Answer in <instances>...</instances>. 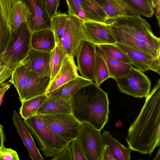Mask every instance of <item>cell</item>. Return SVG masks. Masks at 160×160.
I'll return each mask as SVG.
<instances>
[{
	"mask_svg": "<svg viewBox=\"0 0 160 160\" xmlns=\"http://www.w3.org/2000/svg\"><path fill=\"white\" fill-rule=\"evenodd\" d=\"M11 33L9 25L3 15L0 4V54L6 48Z\"/></svg>",
	"mask_w": 160,
	"mask_h": 160,
	"instance_id": "4dcf8cb0",
	"label": "cell"
},
{
	"mask_svg": "<svg viewBox=\"0 0 160 160\" xmlns=\"http://www.w3.org/2000/svg\"><path fill=\"white\" fill-rule=\"evenodd\" d=\"M82 21L77 17L68 14L60 45L67 55L74 58L84 39Z\"/></svg>",
	"mask_w": 160,
	"mask_h": 160,
	"instance_id": "9c48e42d",
	"label": "cell"
},
{
	"mask_svg": "<svg viewBox=\"0 0 160 160\" xmlns=\"http://www.w3.org/2000/svg\"><path fill=\"white\" fill-rule=\"evenodd\" d=\"M49 15L52 18L57 13L60 0H43Z\"/></svg>",
	"mask_w": 160,
	"mask_h": 160,
	"instance_id": "8d00e7d4",
	"label": "cell"
},
{
	"mask_svg": "<svg viewBox=\"0 0 160 160\" xmlns=\"http://www.w3.org/2000/svg\"><path fill=\"white\" fill-rule=\"evenodd\" d=\"M141 15L152 17L154 13L150 0H123Z\"/></svg>",
	"mask_w": 160,
	"mask_h": 160,
	"instance_id": "f546056e",
	"label": "cell"
},
{
	"mask_svg": "<svg viewBox=\"0 0 160 160\" xmlns=\"http://www.w3.org/2000/svg\"><path fill=\"white\" fill-rule=\"evenodd\" d=\"M96 52L105 61L108 68L109 78L113 79L127 73L132 66L114 59L108 55L98 45L96 46Z\"/></svg>",
	"mask_w": 160,
	"mask_h": 160,
	"instance_id": "cb8c5ba5",
	"label": "cell"
},
{
	"mask_svg": "<svg viewBox=\"0 0 160 160\" xmlns=\"http://www.w3.org/2000/svg\"><path fill=\"white\" fill-rule=\"evenodd\" d=\"M52 132L70 143L76 138L81 123L72 115L38 114Z\"/></svg>",
	"mask_w": 160,
	"mask_h": 160,
	"instance_id": "ba28073f",
	"label": "cell"
},
{
	"mask_svg": "<svg viewBox=\"0 0 160 160\" xmlns=\"http://www.w3.org/2000/svg\"><path fill=\"white\" fill-rule=\"evenodd\" d=\"M66 54V53L61 45L56 43L55 48L51 52L50 62L51 72L50 83L53 80L59 70L63 59Z\"/></svg>",
	"mask_w": 160,
	"mask_h": 160,
	"instance_id": "f1b7e54d",
	"label": "cell"
},
{
	"mask_svg": "<svg viewBox=\"0 0 160 160\" xmlns=\"http://www.w3.org/2000/svg\"><path fill=\"white\" fill-rule=\"evenodd\" d=\"M71 146L73 156L74 160H86L83 151L76 139L72 141Z\"/></svg>",
	"mask_w": 160,
	"mask_h": 160,
	"instance_id": "d590c367",
	"label": "cell"
},
{
	"mask_svg": "<svg viewBox=\"0 0 160 160\" xmlns=\"http://www.w3.org/2000/svg\"><path fill=\"white\" fill-rule=\"evenodd\" d=\"M98 46L112 58L124 63L131 64L128 57L114 44H107Z\"/></svg>",
	"mask_w": 160,
	"mask_h": 160,
	"instance_id": "1f68e13d",
	"label": "cell"
},
{
	"mask_svg": "<svg viewBox=\"0 0 160 160\" xmlns=\"http://www.w3.org/2000/svg\"><path fill=\"white\" fill-rule=\"evenodd\" d=\"M102 160H117L111 151L109 146L105 145L102 153Z\"/></svg>",
	"mask_w": 160,
	"mask_h": 160,
	"instance_id": "ab89813d",
	"label": "cell"
},
{
	"mask_svg": "<svg viewBox=\"0 0 160 160\" xmlns=\"http://www.w3.org/2000/svg\"><path fill=\"white\" fill-rule=\"evenodd\" d=\"M23 121L37 141L39 149L46 157L58 156L70 143L50 130L38 114L23 119Z\"/></svg>",
	"mask_w": 160,
	"mask_h": 160,
	"instance_id": "3957f363",
	"label": "cell"
},
{
	"mask_svg": "<svg viewBox=\"0 0 160 160\" xmlns=\"http://www.w3.org/2000/svg\"><path fill=\"white\" fill-rule=\"evenodd\" d=\"M151 1L153 8L156 9V13H160V0H151Z\"/></svg>",
	"mask_w": 160,
	"mask_h": 160,
	"instance_id": "7bdbcfd3",
	"label": "cell"
},
{
	"mask_svg": "<svg viewBox=\"0 0 160 160\" xmlns=\"http://www.w3.org/2000/svg\"><path fill=\"white\" fill-rule=\"evenodd\" d=\"M160 147L159 146L158 151L157 152L156 156L154 158V159H153V160H160Z\"/></svg>",
	"mask_w": 160,
	"mask_h": 160,
	"instance_id": "f6af8a7d",
	"label": "cell"
},
{
	"mask_svg": "<svg viewBox=\"0 0 160 160\" xmlns=\"http://www.w3.org/2000/svg\"><path fill=\"white\" fill-rule=\"evenodd\" d=\"M9 80L0 86V106L3 100L4 94L7 91L9 88L11 84Z\"/></svg>",
	"mask_w": 160,
	"mask_h": 160,
	"instance_id": "60d3db41",
	"label": "cell"
},
{
	"mask_svg": "<svg viewBox=\"0 0 160 160\" xmlns=\"http://www.w3.org/2000/svg\"><path fill=\"white\" fill-rule=\"evenodd\" d=\"M53 160H74L72 148L69 144L66 147L58 156L53 157Z\"/></svg>",
	"mask_w": 160,
	"mask_h": 160,
	"instance_id": "74e56055",
	"label": "cell"
},
{
	"mask_svg": "<svg viewBox=\"0 0 160 160\" xmlns=\"http://www.w3.org/2000/svg\"><path fill=\"white\" fill-rule=\"evenodd\" d=\"M76 139L86 160H102L105 145L100 130L88 123H82Z\"/></svg>",
	"mask_w": 160,
	"mask_h": 160,
	"instance_id": "8992f818",
	"label": "cell"
},
{
	"mask_svg": "<svg viewBox=\"0 0 160 160\" xmlns=\"http://www.w3.org/2000/svg\"><path fill=\"white\" fill-rule=\"evenodd\" d=\"M106 23L111 24L144 41L160 51V38L152 33L150 24L141 17L135 16H119L108 19Z\"/></svg>",
	"mask_w": 160,
	"mask_h": 160,
	"instance_id": "5b68a950",
	"label": "cell"
},
{
	"mask_svg": "<svg viewBox=\"0 0 160 160\" xmlns=\"http://www.w3.org/2000/svg\"><path fill=\"white\" fill-rule=\"evenodd\" d=\"M96 46L84 40L76 55L77 67L81 76L93 81Z\"/></svg>",
	"mask_w": 160,
	"mask_h": 160,
	"instance_id": "5bb4252c",
	"label": "cell"
},
{
	"mask_svg": "<svg viewBox=\"0 0 160 160\" xmlns=\"http://www.w3.org/2000/svg\"><path fill=\"white\" fill-rule=\"evenodd\" d=\"M109 78V72L106 64L103 59L96 53L93 70V81L100 87L103 82Z\"/></svg>",
	"mask_w": 160,
	"mask_h": 160,
	"instance_id": "83f0119b",
	"label": "cell"
},
{
	"mask_svg": "<svg viewBox=\"0 0 160 160\" xmlns=\"http://www.w3.org/2000/svg\"><path fill=\"white\" fill-rule=\"evenodd\" d=\"M68 14L74 15L82 21H93L106 23L107 19L83 0H66Z\"/></svg>",
	"mask_w": 160,
	"mask_h": 160,
	"instance_id": "2e32d148",
	"label": "cell"
},
{
	"mask_svg": "<svg viewBox=\"0 0 160 160\" xmlns=\"http://www.w3.org/2000/svg\"><path fill=\"white\" fill-rule=\"evenodd\" d=\"M51 52H43L32 48L27 56L17 66L23 65L41 77H51Z\"/></svg>",
	"mask_w": 160,
	"mask_h": 160,
	"instance_id": "9a60e30c",
	"label": "cell"
},
{
	"mask_svg": "<svg viewBox=\"0 0 160 160\" xmlns=\"http://www.w3.org/2000/svg\"><path fill=\"white\" fill-rule=\"evenodd\" d=\"M114 44L126 55L132 65L137 69L143 72L151 70L160 74V58L125 44L116 42Z\"/></svg>",
	"mask_w": 160,
	"mask_h": 160,
	"instance_id": "8fae6325",
	"label": "cell"
},
{
	"mask_svg": "<svg viewBox=\"0 0 160 160\" xmlns=\"http://www.w3.org/2000/svg\"><path fill=\"white\" fill-rule=\"evenodd\" d=\"M108 24L111 28L117 42L128 45L145 52L155 58H160V51L146 42L136 38L114 26Z\"/></svg>",
	"mask_w": 160,
	"mask_h": 160,
	"instance_id": "d6986e66",
	"label": "cell"
},
{
	"mask_svg": "<svg viewBox=\"0 0 160 160\" xmlns=\"http://www.w3.org/2000/svg\"><path fill=\"white\" fill-rule=\"evenodd\" d=\"M88 5L108 20L107 15L103 8L97 4L94 0H83Z\"/></svg>",
	"mask_w": 160,
	"mask_h": 160,
	"instance_id": "f35d334b",
	"label": "cell"
},
{
	"mask_svg": "<svg viewBox=\"0 0 160 160\" xmlns=\"http://www.w3.org/2000/svg\"><path fill=\"white\" fill-rule=\"evenodd\" d=\"M113 79L122 93L141 98H146L149 93L150 81L144 72L133 66L127 73Z\"/></svg>",
	"mask_w": 160,
	"mask_h": 160,
	"instance_id": "52a82bcc",
	"label": "cell"
},
{
	"mask_svg": "<svg viewBox=\"0 0 160 160\" xmlns=\"http://www.w3.org/2000/svg\"><path fill=\"white\" fill-rule=\"evenodd\" d=\"M71 102L72 115L81 123H88L101 131L108 122V94L95 83L78 90L72 97Z\"/></svg>",
	"mask_w": 160,
	"mask_h": 160,
	"instance_id": "7a4b0ae2",
	"label": "cell"
},
{
	"mask_svg": "<svg viewBox=\"0 0 160 160\" xmlns=\"http://www.w3.org/2000/svg\"><path fill=\"white\" fill-rule=\"evenodd\" d=\"M104 145H108L117 160H129L131 149L122 144L109 131L103 130L102 135Z\"/></svg>",
	"mask_w": 160,
	"mask_h": 160,
	"instance_id": "d4e9b609",
	"label": "cell"
},
{
	"mask_svg": "<svg viewBox=\"0 0 160 160\" xmlns=\"http://www.w3.org/2000/svg\"><path fill=\"white\" fill-rule=\"evenodd\" d=\"M160 79L146 97L143 107L131 124L126 140L131 150L151 154L160 145Z\"/></svg>",
	"mask_w": 160,
	"mask_h": 160,
	"instance_id": "6da1fadb",
	"label": "cell"
},
{
	"mask_svg": "<svg viewBox=\"0 0 160 160\" xmlns=\"http://www.w3.org/2000/svg\"><path fill=\"white\" fill-rule=\"evenodd\" d=\"M28 8L31 14L26 21L32 32L51 29V18L48 12L43 0H20Z\"/></svg>",
	"mask_w": 160,
	"mask_h": 160,
	"instance_id": "30bf717a",
	"label": "cell"
},
{
	"mask_svg": "<svg viewBox=\"0 0 160 160\" xmlns=\"http://www.w3.org/2000/svg\"><path fill=\"white\" fill-rule=\"evenodd\" d=\"M50 80V77H41L29 69L22 89L19 95L21 102L47 94Z\"/></svg>",
	"mask_w": 160,
	"mask_h": 160,
	"instance_id": "4fadbf2b",
	"label": "cell"
},
{
	"mask_svg": "<svg viewBox=\"0 0 160 160\" xmlns=\"http://www.w3.org/2000/svg\"><path fill=\"white\" fill-rule=\"evenodd\" d=\"M108 0H94L102 8L103 4Z\"/></svg>",
	"mask_w": 160,
	"mask_h": 160,
	"instance_id": "ee69618b",
	"label": "cell"
},
{
	"mask_svg": "<svg viewBox=\"0 0 160 160\" xmlns=\"http://www.w3.org/2000/svg\"><path fill=\"white\" fill-rule=\"evenodd\" d=\"M78 69L74 58L66 54L63 59L59 70L49 84L47 93L79 76Z\"/></svg>",
	"mask_w": 160,
	"mask_h": 160,
	"instance_id": "e0dca14e",
	"label": "cell"
},
{
	"mask_svg": "<svg viewBox=\"0 0 160 160\" xmlns=\"http://www.w3.org/2000/svg\"><path fill=\"white\" fill-rule=\"evenodd\" d=\"M56 44L55 36L52 29H45L32 32V48L43 52H51Z\"/></svg>",
	"mask_w": 160,
	"mask_h": 160,
	"instance_id": "44dd1931",
	"label": "cell"
},
{
	"mask_svg": "<svg viewBox=\"0 0 160 160\" xmlns=\"http://www.w3.org/2000/svg\"><path fill=\"white\" fill-rule=\"evenodd\" d=\"M32 34L26 21L16 34L11 32L6 47L0 54V60L3 64L13 69L25 58L32 48Z\"/></svg>",
	"mask_w": 160,
	"mask_h": 160,
	"instance_id": "277c9868",
	"label": "cell"
},
{
	"mask_svg": "<svg viewBox=\"0 0 160 160\" xmlns=\"http://www.w3.org/2000/svg\"><path fill=\"white\" fill-rule=\"evenodd\" d=\"M5 140V136L4 134L3 127L0 124V149L4 145Z\"/></svg>",
	"mask_w": 160,
	"mask_h": 160,
	"instance_id": "b9f144b4",
	"label": "cell"
},
{
	"mask_svg": "<svg viewBox=\"0 0 160 160\" xmlns=\"http://www.w3.org/2000/svg\"><path fill=\"white\" fill-rule=\"evenodd\" d=\"M13 69L3 64L0 60V86L10 79Z\"/></svg>",
	"mask_w": 160,
	"mask_h": 160,
	"instance_id": "e575fe53",
	"label": "cell"
},
{
	"mask_svg": "<svg viewBox=\"0 0 160 160\" xmlns=\"http://www.w3.org/2000/svg\"><path fill=\"white\" fill-rule=\"evenodd\" d=\"M16 151L5 148L4 145L0 149V160H19Z\"/></svg>",
	"mask_w": 160,
	"mask_h": 160,
	"instance_id": "836d02e7",
	"label": "cell"
},
{
	"mask_svg": "<svg viewBox=\"0 0 160 160\" xmlns=\"http://www.w3.org/2000/svg\"><path fill=\"white\" fill-rule=\"evenodd\" d=\"M47 94L38 96L22 102L19 113L23 119L36 114L40 107L47 100Z\"/></svg>",
	"mask_w": 160,
	"mask_h": 160,
	"instance_id": "4316f807",
	"label": "cell"
},
{
	"mask_svg": "<svg viewBox=\"0 0 160 160\" xmlns=\"http://www.w3.org/2000/svg\"><path fill=\"white\" fill-rule=\"evenodd\" d=\"M20 0H0V4L3 15L8 25L12 9L14 5Z\"/></svg>",
	"mask_w": 160,
	"mask_h": 160,
	"instance_id": "d6a6232c",
	"label": "cell"
},
{
	"mask_svg": "<svg viewBox=\"0 0 160 160\" xmlns=\"http://www.w3.org/2000/svg\"><path fill=\"white\" fill-rule=\"evenodd\" d=\"M82 26L86 40L96 45L117 42L110 26L106 23L82 21Z\"/></svg>",
	"mask_w": 160,
	"mask_h": 160,
	"instance_id": "7c38bea8",
	"label": "cell"
},
{
	"mask_svg": "<svg viewBox=\"0 0 160 160\" xmlns=\"http://www.w3.org/2000/svg\"><path fill=\"white\" fill-rule=\"evenodd\" d=\"M72 114L71 99L56 96H48L38 110L36 114Z\"/></svg>",
	"mask_w": 160,
	"mask_h": 160,
	"instance_id": "ffe728a7",
	"label": "cell"
},
{
	"mask_svg": "<svg viewBox=\"0 0 160 160\" xmlns=\"http://www.w3.org/2000/svg\"><path fill=\"white\" fill-rule=\"evenodd\" d=\"M12 118L16 130L27 149L31 159L43 160L44 158L36 146L29 130L15 110L13 112Z\"/></svg>",
	"mask_w": 160,
	"mask_h": 160,
	"instance_id": "ac0fdd59",
	"label": "cell"
},
{
	"mask_svg": "<svg viewBox=\"0 0 160 160\" xmlns=\"http://www.w3.org/2000/svg\"><path fill=\"white\" fill-rule=\"evenodd\" d=\"M28 8L21 1L17 2L12 9L9 26L11 31L16 34L22 24L30 14Z\"/></svg>",
	"mask_w": 160,
	"mask_h": 160,
	"instance_id": "484cf974",
	"label": "cell"
},
{
	"mask_svg": "<svg viewBox=\"0 0 160 160\" xmlns=\"http://www.w3.org/2000/svg\"><path fill=\"white\" fill-rule=\"evenodd\" d=\"M94 82L79 76L60 86L54 90L47 94L48 96H56L65 99H71L72 97L82 88Z\"/></svg>",
	"mask_w": 160,
	"mask_h": 160,
	"instance_id": "7402d4cb",
	"label": "cell"
},
{
	"mask_svg": "<svg viewBox=\"0 0 160 160\" xmlns=\"http://www.w3.org/2000/svg\"><path fill=\"white\" fill-rule=\"evenodd\" d=\"M102 8L108 19L121 16H141L123 0H109L103 4Z\"/></svg>",
	"mask_w": 160,
	"mask_h": 160,
	"instance_id": "603a6c76",
	"label": "cell"
}]
</instances>
